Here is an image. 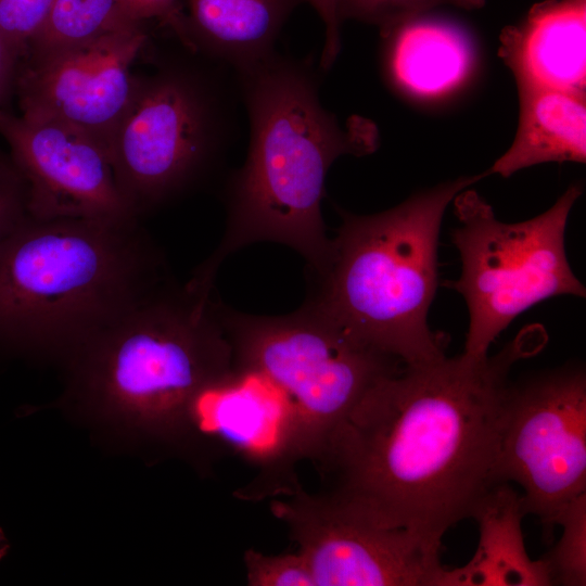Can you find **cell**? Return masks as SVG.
Wrapping results in <instances>:
<instances>
[{"label":"cell","mask_w":586,"mask_h":586,"mask_svg":"<svg viewBox=\"0 0 586 586\" xmlns=\"http://www.w3.org/2000/svg\"><path fill=\"white\" fill-rule=\"evenodd\" d=\"M546 336L530 328L489 356L404 365L380 380L316 460L330 493L379 524L441 550L495 485L508 375Z\"/></svg>","instance_id":"1"},{"label":"cell","mask_w":586,"mask_h":586,"mask_svg":"<svg viewBox=\"0 0 586 586\" xmlns=\"http://www.w3.org/2000/svg\"><path fill=\"white\" fill-rule=\"evenodd\" d=\"M235 74L250 120L249 150L227 183L222 238L184 284L203 296L212 294L224 260L256 242L286 245L306 260L308 275L321 272L331 253L321 214L328 173L339 157L365 156L380 144L370 119L341 123L322 105L307 63L273 51Z\"/></svg>","instance_id":"2"},{"label":"cell","mask_w":586,"mask_h":586,"mask_svg":"<svg viewBox=\"0 0 586 586\" xmlns=\"http://www.w3.org/2000/svg\"><path fill=\"white\" fill-rule=\"evenodd\" d=\"M56 407L126 451H177L194 398L237 372L219 301L174 281L63 365Z\"/></svg>","instance_id":"3"},{"label":"cell","mask_w":586,"mask_h":586,"mask_svg":"<svg viewBox=\"0 0 586 586\" xmlns=\"http://www.w3.org/2000/svg\"><path fill=\"white\" fill-rule=\"evenodd\" d=\"M173 281L138 219L28 215L0 243V349L62 366Z\"/></svg>","instance_id":"4"},{"label":"cell","mask_w":586,"mask_h":586,"mask_svg":"<svg viewBox=\"0 0 586 586\" xmlns=\"http://www.w3.org/2000/svg\"><path fill=\"white\" fill-rule=\"evenodd\" d=\"M485 177L486 171L441 182L378 214L341 212L327 266L307 275V298L404 365L444 356L448 339L428 323L438 283L441 225L455 196Z\"/></svg>","instance_id":"5"},{"label":"cell","mask_w":586,"mask_h":586,"mask_svg":"<svg viewBox=\"0 0 586 586\" xmlns=\"http://www.w3.org/2000/svg\"><path fill=\"white\" fill-rule=\"evenodd\" d=\"M235 370L277 388L290 408L288 454L318 459L353 408L404 364L357 339L314 301L256 316L219 301Z\"/></svg>","instance_id":"6"},{"label":"cell","mask_w":586,"mask_h":586,"mask_svg":"<svg viewBox=\"0 0 586 586\" xmlns=\"http://www.w3.org/2000/svg\"><path fill=\"white\" fill-rule=\"evenodd\" d=\"M582 192V186L573 183L546 212L513 224L497 219L474 190L467 188L455 196L459 226L451 239L460 254L461 273L446 285L461 294L468 307L463 353L487 355L517 316L547 298L585 297L564 243L571 209Z\"/></svg>","instance_id":"7"},{"label":"cell","mask_w":586,"mask_h":586,"mask_svg":"<svg viewBox=\"0 0 586 586\" xmlns=\"http://www.w3.org/2000/svg\"><path fill=\"white\" fill-rule=\"evenodd\" d=\"M222 90L184 66L138 80L109 149L132 213L160 207L198 187L216 168L231 135Z\"/></svg>","instance_id":"8"},{"label":"cell","mask_w":586,"mask_h":586,"mask_svg":"<svg viewBox=\"0 0 586 586\" xmlns=\"http://www.w3.org/2000/svg\"><path fill=\"white\" fill-rule=\"evenodd\" d=\"M496 483L522 486V510L550 543L565 508L586 493V373L566 365L509 385Z\"/></svg>","instance_id":"9"},{"label":"cell","mask_w":586,"mask_h":586,"mask_svg":"<svg viewBox=\"0 0 586 586\" xmlns=\"http://www.w3.org/2000/svg\"><path fill=\"white\" fill-rule=\"evenodd\" d=\"M292 486L271 511L286 524L315 586H445L438 549L379 524L330 492Z\"/></svg>","instance_id":"10"},{"label":"cell","mask_w":586,"mask_h":586,"mask_svg":"<svg viewBox=\"0 0 586 586\" xmlns=\"http://www.w3.org/2000/svg\"><path fill=\"white\" fill-rule=\"evenodd\" d=\"M0 136L25 183L30 217L138 219L118 187L109 145L100 138L5 109L0 110Z\"/></svg>","instance_id":"11"},{"label":"cell","mask_w":586,"mask_h":586,"mask_svg":"<svg viewBox=\"0 0 586 586\" xmlns=\"http://www.w3.org/2000/svg\"><path fill=\"white\" fill-rule=\"evenodd\" d=\"M146 42L142 24L18 65L21 116L58 120L104 142L127 111L138 80L131 65Z\"/></svg>","instance_id":"12"},{"label":"cell","mask_w":586,"mask_h":586,"mask_svg":"<svg viewBox=\"0 0 586 586\" xmlns=\"http://www.w3.org/2000/svg\"><path fill=\"white\" fill-rule=\"evenodd\" d=\"M499 42L517 85L586 93V0L537 2Z\"/></svg>","instance_id":"13"},{"label":"cell","mask_w":586,"mask_h":586,"mask_svg":"<svg viewBox=\"0 0 586 586\" xmlns=\"http://www.w3.org/2000/svg\"><path fill=\"white\" fill-rule=\"evenodd\" d=\"M384 69L402 93L420 99L442 97L471 74L474 49L457 23L432 12L380 31Z\"/></svg>","instance_id":"14"},{"label":"cell","mask_w":586,"mask_h":586,"mask_svg":"<svg viewBox=\"0 0 586 586\" xmlns=\"http://www.w3.org/2000/svg\"><path fill=\"white\" fill-rule=\"evenodd\" d=\"M519 122L514 139L486 170L508 178L544 163L586 162V93L517 85Z\"/></svg>","instance_id":"15"},{"label":"cell","mask_w":586,"mask_h":586,"mask_svg":"<svg viewBox=\"0 0 586 586\" xmlns=\"http://www.w3.org/2000/svg\"><path fill=\"white\" fill-rule=\"evenodd\" d=\"M524 515L521 495L508 483L495 484L472 517L480 532L475 553L463 566L447 569L445 586H549L544 561L526 552Z\"/></svg>","instance_id":"16"},{"label":"cell","mask_w":586,"mask_h":586,"mask_svg":"<svg viewBox=\"0 0 586 586\" xmlns=\"http://www.w3.org/2000/svg\"><path fill=\"white\" fill-rule=\"evenodd\" d=\"M300 0H187V28L194 50L234 71L275 51L278 36Z\"/></svg>","instance_id":"17"},{"label":"cell","mask_w":586,"mask_h":586,"mask_svg":"<svg viewBox=\"0 0 586 586\" xmlns=\"http://www.w3.org/2000/svg\"><path fill=\"white\" fill-rule=\"evenodd\" d=\"M120 0H53L50 11L20 61H39L109 33L138 25ZM18 64V65H20Z\"/></svg>","instance_id":"18"},{"label":"cell","mask_w":586,"mask_h":586,"mask_svg":"<svg viewBox=\"0 0 586 586\" xmlns=\"http://www.w3.org/2000/svg\"><path fill=\"white\" fill-rule=\"evenodd\" d=\"M562 535L545 555L550 585H586V493L576 497L563 511L559 523Z\"/></svg>","instance_id":"19"},{"label":"cell","mask_w":586,"mask_h":586,"mask_svg":"<svg viewBox=\"0 0 586 586\" xmlns=\"http://www.w3.org/2000/svg\"><path fill=\"white\" fill-rule=\"evenodd\" d=\"M485 0H340L339 17L372 24L380 31L443 5L477 10Z\"/></svg>","instance_id":"20"},{"label":"cell","mask_w":586,"mask_h":586,"mask_svg":"<svg viewBox=\"0 0 586 586\" xmlns=\"http://www.w3.org/2000/svg\"><path fill=\"white\" fill-rule=\"evenodd\" d=\"M251 586H315L310 569L301 552L265 555L249 549L244 553Z\"/></svg>","instance_id":"21"},{"label":"cell","mask_w":586,"mask_h":586,"mask_svg":"<svg viewBox=\"0 0 586 586\" xmlns=\"http://www.w3.org/2000/svg\"><path fill=\"white\" fill-rule=\"evenodd\" d=\"M52 3L53 0H0V29L18 61L43 24Z\"/></svg>","instance_id":"22"},{"label":"cell","mask_w":586,"mask_h":586,"mask_svg":"<svg viewBox=\"0 0 586 586\" xmlns=\"http://www.w3.org/2000/svg\"><path fill=\"white\" fill-rule=\"evenodd\" d=\"M27 217L25 183L10 158L0 157V243Z\"/></svg>","instance_id":"23"},{"label":"cell","mask_w":586,"mask_h":586,"mask_svg":"<svg viewBox=\"0 0 586 586\" xmlns=\"http://www.w3.org/2000/svg\"><path fill=\"white\" fill-rule=\"evenodd\" d=\"M127 15L135 22L156 18L169 26L182 44L195 51L190 39L186 14L178 0H120Z\"/></svg>","instance_id":"24"},{"label":"cell","mask_w":586,"mask_h":586,"mask_svg":"<svg viewBox=\"0 0 586 586\" xmlns=\"http://www.w3.org/2000/svg\"><path fill=\"white\" fill-rule=\"evenodd\" d=\"M311 5L324 25V43L319 66L323 71L332 67L341 51L340 0H300Z\"/></svg>","instance_id":"25"},{"label":"cell","mask_w":586,"mask_h":586,"mask_svg":"<svg viewBox=\"0 0 586 586\" xmlns=\"http://www.w3.org/2000/svg\"><path fill=\"white\" fill-rule=\"evenodd\" d=\"M18 58L0 29V110L3 109L12 91L18 71ZM0 157H3L0 154Z\"/></svg>","instance_id":"26"},{"label":"cell","mask_w":586,"mask_h":586,"mask_svg":"<svg viewBox=\"0 0 586 586\" xmlns=\"http://www.w3.org/2000/svg\"><path fill=\"white\" fill-rule=\"evenodd\" d=\"M9 549H10L9 540L3 530L0 527V560H2L5 557Z\"/></svg>","instance_id":"27"}]
</instances>
